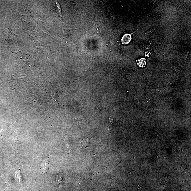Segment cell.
<instances>
[{
  "label": "cell",
  "mask_w": 191,
  "mask_h": 191,
  "mask_svg": "<svg viewBox=\"0 0 191 191\" xmlns=\"http://www.w3.org/2000/svg\"><path fill=\"white\" fill-rule=\"evenodd\" d=\"M56 4V6H57V9H58V13H59V14L60 15V16H61V17H62V11H61V7H60V4L57 2Z\"/></svg>",
  "instance_id": "cell-5"
},
{
  "label": "cell",
  "mask_w": 191,
  "mask_h": 191,
  "mask_svg": "<svg viewBox=\"0 0 191 191\" xmlns=\"http://www.w3.org/2000/svg\"><path fill=\"white\" fill-rule=\"evenodd\" d=\"M89 139L87 137L82 138L78 142L79 145L81 148H87L89 145Z\"/></svg>",
  "instance_id": "cell-1"
},
{
  "label": "cell",
  "mask_w": 191,
  "mask_h": 191,
  "mask_svg": "<svg viewBox=\"0 0 191 191\" xmlns=\"http://www.w3.org/2000/svg\"><path fill=\"white\" fill-rule=\"evenodd\" d=\"M137 64L140 67L143 68L145 67L146 65V60L144 58L139 59L137 61Z\"/></svg>",
  "instance_id": "cell-3"
},
{
  "label": "cell",
  "mask_w": 191,
  "mask_h": 191,
  "mask_svg": "<svg viewBox=\"0 0 191 191\" xmlns=\"http://www.w3.org/2000/svg\"><path fill=\"white\" fill-rule=\"evenodd\" d=\"M57 181L59 187H62L63 183V181L62 178V173H60L58 175H57Z\"/></svg>",
  "instance_id": "cell-4"
},
{
  "label": "cell",
  "mask_w": 191,
  "mask_h": 191,
  "mask_svg": "<svg viewBox=\"0 0 191 191\" xmlns=\"http://www.w3.org/2000/svg\"><path fill=\"white\" fill-rule=\"evenodd\" d=\"M19 170L16 173V177L17 179L18 180L19 182H20L21 181V176H20V172H19Z\"/></svg>",
  "instance_id": "cell-6"
},
{
  "label": "cell",
  "mask_w": 191,
  "mask_h": 191,
  "mask_svg": "<svg viewBox=\"0 0 191 191\" xmlns=\"http://www.w3.org/2000/svg\"><path fill=\"white\" fill-rule=\"evenodd\" d=\"M132 39L130 34H126L124 35L121 39V42L124 44H128L130 42Z\"/></svg>",
  "instance_id": "cell-2"
}]
</instances>
